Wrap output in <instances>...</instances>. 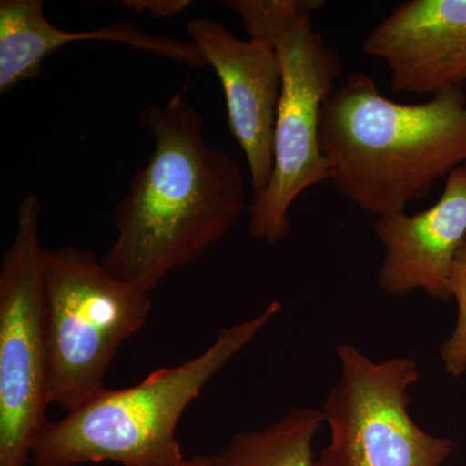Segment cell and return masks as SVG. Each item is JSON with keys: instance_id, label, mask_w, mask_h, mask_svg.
Masks as SVG:
<instances>
[{"instance_id": "ba28073f", "label": "cell", "mask_w": 466, "mask_h": 466, "mask_svg": "<svg viewBox=\"0 0 466 466\" xmlns=\"http://www.w3.org/2000/svg\"><path fill=\"white\" fill-rule=\"evenodd\" d=\"M187 32L222 85L229 130L247 158L253 196L259 195L274 168L275 122L281 94L278 54L254 39L238 38L228 27L208 17L188 21Z\"/></svg>"}, {"instance_id": "7a4b0ae2", "label": "cell", "mask_w": 466, "mask_h": 466, "mask_svg": "<svg viewBox=\"0 0 466 466\" xmlns=\"http://www.w3.org/2000/svg\"><path fill=\"white\" fill-rule=\"evenodd\" d=\"M319 140L337 192L377 218L406 211L465 167L466 95L452 88L401 104L354 73L325 101Z\"/></svg>"}, {"instance_id": "8fae6325", "label": "cell", "mask_w": 466, "mask_h": 466, "mask_svg": "<svg viewBox=\"0 0 466 466\" xmlns=\"http://www.w3.org/2000/svg\"><path fill=\"white\" fill-rule=\"evenodd\" d=\"M72 42H106L165 57L182 66H208L191 41L147 33L128 21L87 32H66L45 15L43 0L0 2V94L38 76L43 61Z\"/></svg>"}, {"instance_id": "30bf717a", "label": "cell", "mask_w": 466, "mask_h": 466, "mask_svg": "<svg viewBox=\"0 0 466 466\" xmlns=\"http://www.w3.org/2000/svg\"><path fill=\"white\" fill-rule=\"evenodd\" d=\"M373 232L385 248L377 278L386 294L404 296L420 289L433 299H452L453 271L466 240L465 167L447 177L431 208L379 217Z\"/></svg>"}, {"instance_id": "9a60e30c", "label": "cell", "mask_w": 466, "mask_h": 466, "mask_svg": "<svg viewBox=\"0 0 466 466\" xmlns=\"http://www.w3.org/2000/svg\"><path fill=\"white\" fill-rule=\"evenodd\" d=\"M122 7L128 11L143 12L156 18H171L182 14L189 5V0H125Z\"/></svg>"}, {"instance_id": "277c9868", "label": "cell", "mask_w": 466, "mask_h": 466, "mask_svg": "<svg viewBox=\"0 0 466 466\" xmlns=\"http://www.w3.org/2000/svg\"><path fill=\"white\" fill-rule=\"evenodd\" d=\"M47 403L70 412L106 390L116 352L148 321V293L116 278L94 251L45 249Z\"/></svg>"}, {"instance_id": "7c38bea8", "label": "cell", "mask_w": 466, "mask_h": 466, "mask_svg": "<svg viewBox=\"0 0 466 466\" xmlns=\"http://www.w3.org/2000/svg\"><path fill=\"white\" fill-rule=\"evenodd\" d=\"M323 410L294 407L259 431H241L217 453L219 466H321L315 437L324 424Z\"/></svg>"}, {"instance_id": "4fadbf2b", "label": "cell", "mask_w": 466, "mask_h": 466, "mask_svg": "<svg viewBox=\"0 0 466 466\" xmlns=\"http://www.w3.org/2000/svg\"><path fill=\"white\" fill-rule=\"evenodd\" d=\"M226 7L241 18L250 39L272 47L279 34L297 18L311 16L323 8V0H228Z\"/></svg>"}, {"instance_id": "ac0fdd59", "label": "cell", "mask_w": 466, "mask_h": 466, "mask_svg": "<svg viewBox=\"0 0 466 466\" xmlns=\"http://www.w3.org/2000/svg\"><path fill=\"white\" fill-rule=\"evenodd\" d=\"M465 167V170H466V165H465V167Z\"/></svg>"}, {"instance_id": "52a82bcc", "label": "cell", "mask_w": 466, "mask_h": 466, "mask_svg": "<svg viewBox=\"0 0 466 466\" xmlns=\"http://www.w3.org/2000/svg\"><path fill=\"white\" fill-rule=\"evenodd\" d=\"M341 380L321 408L330 441L321 466H441L453 441L425 431L410 413L419 368L407 358L375 361L350 343L337 348Z\"/></svg>"}, {"instance_id": "2e32d148", "label": "cell", "mask_w": 466, "mask_h": 466, "mask_svg": "<svg viewBox=\"0 0 466 466\" xmlns=\"http://www.w3.org/2000/svg\"><path fill=\"white\" fill-rule=\"evenodd\" d=\"M173 466H219L216 455L195 456V458L183 460L179 464Z\"/></svg>"}, {"instance_id": "5bb4252c", "label": "cell", "mask_w": 466, "mask_h": 466, "mask_svg": "<svg viewBox=\"0 0 466 466\" xmlns=\"http://www.w3.org/2000/svg\"><path fill=\"white\" fill-rule=\"evenodd\" d=\"M451 291L458 303V320L441 346L440 354L446 372L460 377L466 372V258H458L456 262Z\"/></svg>"}, {"instance_id": "8992f818", "label": "cell", "mask_w": 466, "mask_h": 466, "mask_svg": "<svg viewBox=\"0 0 466 466\" xmlns=\"http://www.w3.org/2000/svg\"><path fill=\"white\" fill-rule=\"evenodd\" d=\"M281 69L276 115L274 168L266 188L249 204V236L275 247L290 232V208L303 192L329 182L320 148L321 109L343 73L341 57L302 16L274 42Z\"/></svg>"}, {"instance_id": "3957f363", "label": "cell", "mask_w": 466, "mask_h": 466, "mask_svg": "<svg viewBox=\"0 0 466 466\" xmlns=\"http://www.w3.org/2000/svg\"><path fill=\"white\" fill-rule=\"evenodd\" d=\"M272 300L260 314L222 328L198 357L153 370L137 385L106 389L58 421H47L34 441L33 466H173L186 460L177 426L211 380L281 312Z\"/></svg>"}, {"instance_id": "5b68a950", "label": "cell", "mask_w": 466, "mask_h": 466, "mask_svg": "<svg viewBox=\"0 0 466 466\" xmlns=\"http://www.w3.org/2000/svg\"><path fill=\"white\" fill-rule=\"evenodd\" d=\"M42 201L27 192L0 263V466H26L46 424Z\"/></svg>"}, {"instance_id": "9c48e42d", "label": "cell", "mask_w": 466, "mask_h": 466, "mask_svg": "<svg viewBox=\"0 0 466 466\" xmlns=\"http://www.w3.org/2000/svg\"><path fill=\"white\" fill-rule=\"evenodd\" d=\"M382 61L392 91L434 95L466 84V0H407L364 39Z\"/></svg>"}, {"instance_id": "e0dca14e", "label": "cell", "mask_w": 466, "mask_h": 466, "mask_svg": "<svg viewBox=\"0 0 466 466\" xmlns=\"http://www.w3.org/2000/svg\"><path fill=\"white\" fill-rule=\"evenodd\" d=\"M459 258H466V240L462 245L461 251H460Z\"/></svg>"}, {"instance_id": "6da1fadb", "label": "cell", "mask_w": 466, "mask_h": 466, "mask_svg": "<svg viewBox=\"0 0 466 466\" xmlns=\"http://www.w3.org/2000/svg\"><path fill=\"white\" fill-rule=\"evenodd\" d=\"M139 121L155 148L113 211L116 240L101 260L150 294L170 272L198 262L249 205L244 171L208 146L204 116L186 99V88L164 106H146Z\"/></svg>"}]
</instances>
